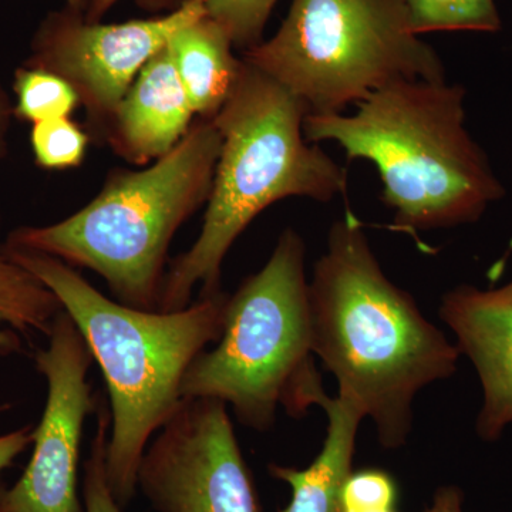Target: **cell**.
Returning a JSON list of instances; mask_svg holds the SVG:
<instances>
[{
	"label": "cell",
	"mask_w": 512,
	"mask_h": 512,
	"mask_svg": "<svg viewBox=\"0 0 512 512\" xmlns=\"http://www.w3.org/2000/svg\"><path fill=\"white\" fill-rule=\"evenodd\" d=\"M309 309L313 355L338 380V396L372 419L383 447L404 446L414 397L454 375L460 350L384 275L352 212L330 227Z\"/></svg>",
	"instance_id": "1"
},
{
	"label": "cell",
	"mask_w": 512,
	"mask_h": 512,
	"mask_svg": "<svg viewBox=\"0 0 512 512\" xmlns=\"http://www.w3.org/2000/svg\"><path fill=\"white\" fill-rule=\"evenodd\" d=\"M3 251L55 293L103 372L110 396L107 476L126 507L138 491L148 444L183 402L188 369L221 338L229 295H200L181 311H144L111 301L52 256L6 245Z\"/></svg>",
	"instance_id": "2"
},
{
	"label": "cell",
	"mask_w": 512,
	"mask_h": 512,
	"mask_svg": "<svg viewBox=\"0 0 512 512\" xmlns=\"http://www.w3.org/2000/svg\"><path fill=\"white\" fill-rule=\"evenodd\" d=\"M464 97L463 86L446 80H400L357 103L353 116L308 114L303 134L375 164L394 227L417 237L476 222L505 194L467 131Z\"/></svg>",
	"instance_id": "3"
},
{
	"label": "cell",
	"mask_w": 512,
	"mask_h": 512,
	"mask_svg": "<svg viewBox=\"0 0 512 512\" xmlns=\"http://www.w3.org/2000/svg\"><path fill=\"white\" fill-rule=\"evenodd\" d=\"M301 99L244 62L231 97L214 119L222 146L197 241L165 274L157 311H181L221 291V266L234 242L269 205L289 197L329 202L348 190L345 168L309 146Z\"/></svg>",
	"instance_id": "4"
},
{
	"label": "cell",
	"mask_w": 512,
	"mask_h": 512,
	"mask_svg": "<svg viewBox=\"0 0 512 512\" xmlns=\"http://www.w3.org/2000/svg\"><path fill=\"white\" fill-rule=\"evenodd\" d=\"M222 137L200 119L183 140L141 171H120L72 217L22 227L6 247L40 252L106 279L117 302L157 311L175 232L210 198Z\"/></svg>",
	"instance_id": "5"
},
{
	"label": "cell",
	"mask_w": 512,
	"mask_h": 512,
	"mask_svg": "<svg viewBox=\"0 0 512 512\" xmlns=\"http://www.w3.org/2000/svg\"><path fill=\"white\" fill-rule=\"evenodd\" d=\"M312 355L305 242L288 228L264 268L229 296L221 338L194 360L181 396L221 400L239 423L266 431L279 406L301 416L325 392Z\"/></svg>",
	"instance_id": "6"
},
{
	"label": "cell",
	"mask_w": 512,
	"mask_h": 512,
	"mask_svg": "<svg viewBox=\"0 0 512 512\" xmlns=\"http://www.w3.org/2000/svg\"><path fill=\"white\" fill-rule=\"evenodd\" d=\"M242 60L284 86L309 114H338L400 80H446L413 35L402 0H293L276 35Z\"/></svg>",
	"instance_id": "7"
},
{
	"label": "cell",
	"mask_w": 512,
	"mask_h": 512,
	"mask_svg": "<svg viewBox=\"0 0 512 512\" xmlns=\"http://www.w3.org/2000/svg\"><path fill=\"white\" fill-rule=\"evenodd\" d=\"M138 490L157 512H261L221 400L183 399L146 448Z\"/></svg>",
	"instance_id": "8"
},
{
	"label": "cell",
	"mask_w": 512,
	"mask_h": 512,
	"mask_svg": "<svg viewBox=\"0 0 512 512\" xmlns=\"http://www.w3.org/2000/svg\"><path fill=\"white\" fill-rule=\"evenodd\" d=\"M205 15L202 0H184L163 16L123 23L90 22L84 13L64 8L37 29L28 66L63 77L90 116L109 123L141 69L178 30Z\"/></svg>",
	"instance_id": "9"
},
{
	"label": "cell",
	"mask_w": 512,
	"mask_h": 512,
	"mask_svg": "<svg viewBox=\"0 0 512 512\" xmlns=\"http://www.w3.org/2000/svg\"><path fill=\"white\" fill-rule=\"evenodd\" d=\"M47 338L35 356L47 382L45 410L28 466L9 490L0 488V512H84L77 493L83 426L100 404L87 383L93 356L63 309Z\"/></svg>",
	"instance_id": "10"
},
{
	"label": "cell",
	"mask_w": 512,
	"mask_h": 512,
	"mask_svg": "<svg viewBox=\"0 0 512 512\" xmlns=\"http://www.w3.org/2000/svg\"><path fill=\"white\" fill-rule=\"evenodd\" d=\"M440 316L483 386L477 434L485 441L498 440L512 424V281L488 291L457 286L443 296Z\"/></svg>",
	"instance_id": "11"
},
{
	"label": "cell",
	"mask_w": 512,
	"mask_h": 512,
	"mask_svg": "<svg viewBox=\"0 0 512 512\" xmlns=\"http://www.w3.org/2000/svg\"><path fill=\"white\" fill-rule=\"evenodd\" d=\"M194 114L167 45L141 69L111 116V146L131 163L160 160L183 140Z\"/></svg>",
	"instance_id": "12"
},
{
	"label": "cell",
	"mask_w": 512,
	"mask_h": 512,
	"mask_svg": "<svg viewBox=\"0 0 512 512\" xmlns=\"http://www.w3.org/2000/svg\"><path fill=\"white\" fill-rule=\"evenodd\" d=\"M316 404L328 416V433L311 466L269 464V474L292 490L291 503L279 512H345L343 488L353 473L357 429L363 414L343 397L322 393Z\"/></svg>",
	"instance_id": "13"
},
{
	"label": "cell",
	"mask_w": 512,
	"mask_h": 512,
	"mask_svg": "<svg viewBox=\"0 0 512 512\" xmlns=\"http://www.w3.org/2000/svg\"><path fill=\"white\" fill-rule=\"evenodd\" d=\"M175 69L195 114L214 119L244 70L227 32L207 15L178 30L168 42Z\"/></svg>",
	"instance_id": "14"
},
{
	"label": "cell",
	"mask_w": 512,
	"mask_h": 512,
	"mask_svg": "<svg viewBox=\"0 0 512 512\" xmlns=\"http://www.w3.org/2000/svg\"><path fill=\"white\" fill-rule=\"evenodd\" d=\"M62 309L55 293L0 249V355L22 352L16 332L49 335Z\"/></svg>",
	"instance_id": "15"
},
{
	"label": "cell",
	"mask_w": 512,
	"mask_h": 512,
	"mask_svg": "<svg viewBox=\"0 0 512 512\" xmlns=\"http://www.w3.org/2000/svg\"><path fill=\"white\" fill-rule=\"evenodd\" d=\"M413 35L430 32L495 33L501 18L494 0H402Z\"/></svg>",
	"instance_id": "16"
},
{
	"label": "cell",
	"mask_w": 512,
	"mask_h": 512,
	"mask_svg": "<svg viewBox=\"0 0 512 512\" xmlns=\"http://www.w3.org/2000/svg\"><path fill=\"white\" fill-rule=\"evenodd\" d=\"M15 94L13 113L33 124L69 117L80 104L72 84L56 73L35 66L22 67L16 72Z\"/></svg>",
	"instance_id": "17"
},
{
	"label": "cell",
	"mask_w": 512,
	"mask_h": 512,
	"mask_svg": "<svg viewBox=\"0 0 512 512\" xmlns=\"http://www.w3.org/2000/svg\"><path fill=\"white\" fill-rule=\"evenodd\" d=\"M36 163L46 170L79 167L86 154L89 137L69 117L40 121L30 134Z\"/></svg>",
	"instance_id": "18"
},
{
	"label": "cell",
	"mask_w": 512,
	"mask_h": 512,
	"mask_svg": "<svg viewBox=\"0 0 512 512\" xmlns=\"http://www.w3.org/2000/svg\"><path fill=\"white\" fill-rule=\"evenodd\" d=\"M278 0H202L208 18L227 32L234 47L248 50L262 42V33Z\"/></svg>",
	"instance_id": "19"
},
{
	"label": "cell",
	"mask_w": 512,
	"mask_h": 512,
	"mask_svg": "<svg viewBox=\"0 0 512 512\" xmlns=\"http://www.w3.org/2000/svg\"><path fill=\"white\" fill-rule=\"evenodd\" d=\"M97 427L90 456L84 463V512H124L114 498L107 476L106 457L110 433V410L106 403L96 410Z\"/></svg>",
	"instance_id": "20"
},
{
	"label": "cell",
	"mask_w": 512,
	"mask_h": 512,
	"mask_svg": "<svg viewBox=\"0 0 512 512\" xmlns=\"http://www.w3.org/2000/svg\"><path fill=\"white\" fill-rule=\"evenodd\" d=\"M397 488L393 478L382 470H362L350 474L343 488L345 511L394 508Z\"/></svg>",
	"instance_id": "21"
},
{
	"label": "cell",
	"mask_w": 512,
	"mask_h": 512,
	"mask_svg": "<svg viewBox=\"0 0 512 512\" xmlns=\"http://www.w3.org/2000/svg\"><path fill=\"white\" fill-rule=\"evenodd\" d=\"M33 443L32 427L12 431L0 436V476L6 468L15 463L16 458Z\"/></svg>",
	"instance_id": "22"
},
{
	"label": "cell",
	"mask_w": 512,
	"mask_h": 512,
	"mask_svg": "<svg viewBox=\"0 0 512 512\" xmlns=\"http://www.w3.org/2000/svg\"><path fill=\"white\" fill-rule=\"evenodd\" d=\"M120 0H90L84 18L90 22H101V19L109 13V10L116 6ZM184 0H137L138 5L144 9L161 10V9H177Z\"/></svg>",
	"instance_id": "23"
},
{
	"label": "cell",
	"mask_w": 512,
	"mask_h": 512,
	"mask_svg": "<svg viewBox=\"0 0 512 512\" xmlns=\"http://www.w3.org/2000/svg\"><path fill=\"white\" fill-rule=\"evenodd\" d=\"M464 493L457 485H444L433 495L424 512H464Z\"/></svg>",
	"instance_id": "24"
},
{
	"label": "cell",
	"mask_w": 512,
	"mask_h": 512,
	"mask_svg": "<svg viewBox=\"0 0 512 512\" xmlns=\"http://www.w3.org/2000/svg\"><path fill=\"white\" fill-rule=\"evenodd\" d=\"M10 106L5 93L0 89V151L5 147L6 130H8Z\"/></svg>",
	"instance_id": "25"
},
{
	"label": "cell",
	"mask_w": 512,
	"mask_h": 512,
	"mask_svg": "<svg viewBox=\"0 0 512 512\" xmlns=\"http://www.w3.org/2000/svg\"><path fill=\"white\" fill-rule=\"evenodd\" d=\"M66 8L76 10V12H86L90 0H64Z\"/></svg>",
	"instance_id": "26"
},
{
	"label": "cell",
	"mask_w": 512,
	"mask_h": 512,
	"mask_svg": "<svg viewBox=\"0 0 512 512\" xmlns=\"http://www.w3.org/2000/svg\"><path fill=\"white\" fill-rule=\"evenodd\" d=\"M345 512H396V511H394V508H384V510L345 511Z\"/></svg>",
	"instance_id": "27"
}]
</instances>
